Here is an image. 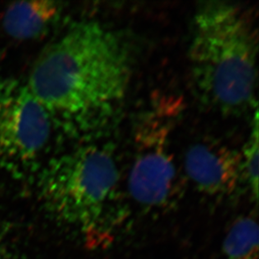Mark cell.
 I'll return each instance as SVG.
<instances>
[{"label":"cell","mask_w":259,"mask_h":259,"mask_svg":"<svg viewBox=\"0 0 259 259\" xmlns=\"http://www.w3.org/2000/svg\"><path fill=\"white\" fill-rule=\"evenodd\" d=\"M245 183L257 202L258 197V112L256 108L249 137L241 152Z\"/></svg>","instance_id":"9c48e42d"},{"label":"cell","mask_w":259,"mask_h":259,"mask_svg":"<svg viewBox=\"0 0 259 259\" xmlns=\"http://www.w3.org/2000/svg\"><path fill=\"white\" fill-rule=\"evenodd\" d=\"M52 117L26 82L0 81V163L27 165L49 143Z\"/></svg>","instance_id":"5b68a950"},{"label":"cell","mask_w":259,"mask_h":259,"mask_svg":"<svg viewBox=\"0 0 259 259\" xmlns=\"http://www.w3.org/2000/svg\"><path fill=\"white\" fill-rule=\"evenodd\" d=\"M17 255L7 228L0 223V259H18Z\"/></svg>","instance_id":"30bf717a"},{"label":"cell","mask_w":259,"mask_h":259,"mask_svg":"<svg viewBox=\"0 0 259 259\" xmlns=\"http://www.w3.org/2000/svg\"><path fill=\"white\" fill-rule=\"evenodd\" d=\"M119 182L112 149L90 144L52 159L38 177V192L57 220L99 246L112 241L127 215Z\"/></svg>","instance_id":"3957f363"},{"label":"cell","mask_w":259,"mask_h":259,"mask_svg":"<svg viewBox=\"0 0 259 259\" xmlns=\"http://www.w3.org/2000/svg\"><path fill=\"white\" fill-rule=\"evenodd\" d=\"M258 225L252 215H242L232 224L223 242L226 259L258 258Z\"/></svg>","instance_id":"ba28073f"},{"label":"cell","mask_w":259,"mask_h":259,"mask_svg":"<svg viewBox=\"0 0 259 259\" xmlns=\"http://www.w3.org/2000/svg\"><path fill=\"white\" fill-rule=\"evenodd\" d=\"M0 58H1V57H0Z\"/></svg>","instance_id":"8fae6325"},{"label":"cell","mask_w":259,"mask_h":259,"mask_svg":"<svg viewBox=\"0 0 259 259\" xmlns=\"http://www.w3.org/2000/svg\"><path fill=\"white\" fill-rule=\"evenodd\" d=\"M132 64V51L122 34L83 20L45 47L26 84L53 123L71 135H93L122 106Z\"/></svg>","instance_id":"6da1fadb"},{"label":"cell","mask_w":259,"mask_h":259,"mask_svg":"<svg viewBox=\"0 0 259 259\" xmlns=\"http://www.w3.org/2000/svg\"><path fill=\"white\" fill-rule=\"evenodd\" d=\"M192 27L189 66L200 99L223 114L257 108L258 34L251 10L226 1L203 2Z\"/></svg>","instance_id":"7a4b0ae2"},{"label":"cell","mask_w":259,"mask_h":259,"mask_svg":"<svg viewBox=\"0 0 259 259\" xmlns=\"http://www.w3.org/2000/svg\"><path fill=\"white\" fill-rule=\"evenodd\" d=\"M180 102L163 98L143 114L135 133V152L127 177L133 201L148 211L170 210L184 193V182L170 149Z\"/></svg>","instance_id":"277c9868"},{"label":"cell","mask_w":259,"mask_h":259,"mask_svg":"<svg viewBox=\"0 0 259 259\" xmlns=\"http://www.w3.org/2000/svg\"><path fill=\"white\" fill-rule=\"evenodd\" d=\"M61 10L60 3L50 0L14 2L3 15V27L14 39H36L58 20Z\"/></svg>","instance_id":"52a82bcc"},{"label":"cell","mask_w":259,"mask_h":259,"mask_svg":"<svg viewBox=\"0 0 259 259\" xmlns=\"http://www.w3.org/2000/svg\"><path fill=\"white\" fill-rule=\"evenodd\" d=\"M185 170L201 193L228 198L245 183L241 152L217 140L192 144L185 156Z\"/></svg>","instance_id":"8992f818"}]
</instances>
